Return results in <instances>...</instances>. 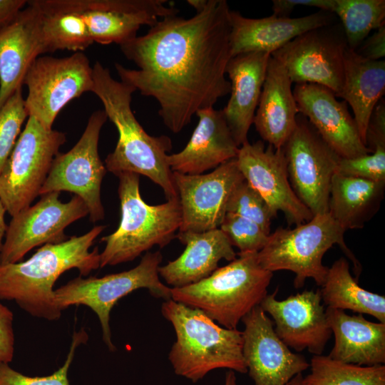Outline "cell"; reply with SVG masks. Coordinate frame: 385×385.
Here are the masks:
<instances>
[{"label":"cell","instance_id":"19","mask_svg":"<svg viewBox=\"0 0 385 385\" xmlns=\"http://www.w3.org/2000/svg\"><path fill=\"white\" fill-rule=\"evenodd\" d=\"M293 93L299 113L340 158L371 153L361 138L348 104L344 100L338 101L332 90L315 83H297Z\"/></svg>","mask_w":385,"mask_h":385},{"label":"cell","instance_id":"41","mask_svg":"<svg viewBox=\"0 0 385 385\" xmlns=\"http://www.w3.org/2000/svg\"><path fill=\"white\" fill-rule=\"evenodd\" d=\"M26 0H0V32L27 5Z\"/></svg>","mask_w":385,"mask_h":385},{"label":"cell","instance_id":"14","mask_svg":"<svg viewBox=\"0 0 385 385\" xmlns=\"http://www.w3.org/2000/svg\"><path fill=\"white\" fill-rule=\"evenodd\" d=\"M59 195L60 192H54L42 195L36 204L11 217L0 252V265L21 261L37 246L66 240L64 230L88 215L78 196L63 202Z\"/></svg>","mask_w":385,"mask_h":385},{"label":"cell","instance_id":"45","mask_svg":"<svg viewBox=\"0 0 385 385\" xmlns=\"http://www.w3.org/2000/svg\"><path fill=\"white\" fill-rule=\"evenodd\" d=\"M286 385H304L302 374H299L294 376Z\"/></svg>","mask_w":385,"mask_h":385},{"label":"cell","instance_id":"33","mask_svg":"<svg viewBox=\"0 0 385 385\" xmlns=\"http://www.w3.org/2000/svg\"><path fill=\"white\" fill-rule=\"evenodd\" d=\"M88 336L84 329L74 332L66 359L61 367L46 376H29L13 369L8 363L0 362V385H70L68 369L77 348L86 343Z\"/></svg>","mask_w":385,"mask_h":385},{"label":"cell","instance_id":"16","mask_svg":"<svg viewBox=\"0 0 385 385\" xmlns=\"http://www.w3.org/2000/svg\"><path fill=\"white\" fill-rule=\"evenodd\" d=\"M242 322V355L255 385H286L309 368L306 358L292 352L277 336L272 320L260 305Z\"/></svg>","mask_w":385,"mask_h":385},{"label":"cell","instance_id":"13","mask_svg":"<svg viewBox=\"0 0 385 385\" xmlns=\"http://www.w3.org/2000/svg\"><path fill=\"white\" fill-rule=\"evenodd\" d=\"M347 48L342 24L334 22L297 36L271 56L284 66L292 83L321 85L337 97L343 86Z\"/></svg>","mask_w":385,"mask_h":385},{"label":"cell","instance_id":"25","mask_svg":"<svg viewBox=\"0 0 385 385\" xmlns=\"http://www.w3.org/2000/svg\"><path fill=\"white\" fill-rule=\"evenodd\" d=\"M284 66L270 56L253 124L268 145L281 148L292 133L299 113Z\"/></svg>","mask_w":385,"mask_h":385},{"label":"cell","instance_id":"35","mask_svg":"<svg viewBox=\"0 0 385 385\" xmlns=\"http://www.w3.org/2000/svg\"><path fill=\"white\" fill-rule=\"evenodd\" d=\"M219 228L240 253L258 252L269 235L255 222L232 213H226Z\"/></svg>","mask_w":385,"mask_h":385},{"label":"cell","instance_id":"34","mask_svg":"<svg viewBox=\"0 0 385 385\" xmlns=\"http://www.w3.org/2000/svg\"><path fill=\"white\" fill-rule=\"evenodd\" d=\"M27 117L22 88H20L0 108V173L21 133V126Z\"/></svg>","mask_w":385,"mask_h":385},{"label":"cell","instance_id":"40","mask_svg":"<svg viewBox=\"0 0 385 385\" xmlns=\"http://www.w3.org/2000/svg\"><path fill=\"white\" fill-rule=\"evenodd\" d=\"M297 6L317 7L319 10L332 12L333 0H274L272 14L279 17H290L289 14Z\"/></svg>","mask_w":385,"mask_h":385},{"label":"cell","instance_id":"4","mask_svg":"<svg viewBox=\"0 0 385 385\" xmlns=\"http://www.w3.org/2000/svg\"><path fill=\"white\" fill-rule=\"evenodd\" d=\"M161 313L175 332L168 359L177 375L195 383L217 369L247 372L242 332L225 328L201 310L172 299L162 304Z\"/></svg>","mask_w":385,"mask_h":385},{"label":"cell","instance_id":"31","mask_svg":"<svg viewBox=\"0 0 385 385\" xmlns=\"http://www.w3.org/2000/svg\"><path fill=\"white\" fill-rule=\"evenodd\" d=\"M332 12L340 19L347 46L354 51L372 30L385 24V0H333Z\"/></svg>","mask_w":385,"mask_h":385},{"label":"cell","instance_id":"3","mask_svg":"<svg viewBox=\"0 0 385 385\" xmlns=\"http://www.w3.org/2000/svg\"><path fill=\"white\" fill-rule=\"evenodd\" d=\"M93 80L91 92L100 99L118 133L115 148L104 161L107 171L116 176L125 172L144 175L162 188L167 200L177 197L167 159L171 139L164 135H149L137 120L131 109L135 89L114 79L99 61L93 66Z\"/></svg>","mask_w":385,"mask_h":385},{"label":"cell","instance_id":"32","mask_svg":"<svg viewBox=\"0 0 385 385\" xmlns=\"http://www.w3.org/2000/svg\"><path fill=\"white\" fill-rule=\"evenodd\" d=\"M226 210L255 222L268 235L272 219L277 215L245 178L234 188Z\"/></svg>","mask_w":385,"mask_h":385},{"label":"cell","instance_id":"36","mask_svg":"<svg viewBox=\"0 0 385 385\" xmlns=\"http://www.w3.org/2000/svg\"><path fill=\"white\" fill-rule=\"evenodd\" d=\"M337 173L375 182H385V148L354 158H340Z\"/></svg>","mask_w":385,"mask_h":385},{"label":"cell","instance_id":"24","mask_svg":"<svg viewBox=\"0 0 385 385\" xmlns=\"http://www.w3.org/2000/svg\"><path fill=\"white\" fill-rule=\"evenodd\" d=\"M176 237L185 245L175 260L158 267V274L174 288L183 287L209 277L221 260L237 257L226 235L220 229L202 232H178Z\"/></svg>","mask_w":385,"mask_h":385},{"label":"cell","instance_id":"23","mask_svg":"<svg viewBox=\"0 0 385 385\" xmlns=\"http://www.w3.org/2000/svg\"><path fill=\"white\" fill-rule=\"evenodd\" d=\"M270 56L265 52L242 53L232 56L227 65L230 97L222 111L239 147L248 141Z\"/></svg>","mask_w":385,"mask_h":385},{"label":"cell","instance_id":"26","mask_svg":"<svg viewBox=\"0 0 385 385\" xmlns=\"http://www.w3.org/2000/svg\"><path fill=\"white\" fill-rule=\"evenodd\" d=\"M334 344L328 356L361 366L384 364L385 323L373 322L363 314L326 308Z\"/></svg>","mask_w":385,"mask_h":385},{"label":"cell","instance_id":"9","mask_svg":"<svg viewBox=\"0 0 385 385\" xmlns=\"http://www.w3.org/2000/svg\"><path fill=\"white\" fill-rule=\"evenodd\" d=\"M66 141V133L45 128L29 116L24 129L0 173V200L13 217L29 207Z\"/></svg>","mask_w":385,"mask_h":385},{"label":"cell","instance_id":"27","mask_svg":"<svg viewBox=\"0 0 385 385\" xmlns=\"http://www.w3.org/2000/svg\"><path fill=\"white\" fill-rule=\"evenodd\" d=\"M384 93V59L367 60L347 48L344 57L343 86L337 97L342 98L351 108L364 144L370 115Z\"/></svg>","mask_w":385,"mask_h":385},{"label":"cell","instance_id":"30","mask_svg":"<svg viewBox=\"0 0 385 385\" xmlns=\"http://www.w3.org/2000/svg\"><path fill=\"white\" fill-rule=\"evenodd\" d=\"M304 385H385V365L361 366L314 355Z\"/></svg>","mask_w":385,"mask_h":385},{"label":"cell","instance_id":"18","mask_svg":"<svg viewBox=\"0 0 385 385\" xmlns=\"http://www.w3.org/2000/svg\"><path fill=\"white\" fill-rule=\"evenodd\" d=\"M278 290L266 297L260 306L269 314L276 334L289 348L322 354L332 334L319 289L304 290L278 300Z\"/></svg>","mask_w":385,"mask_h":385},{"label":"cell","instance_id":"11","mask_svg":"<svg viewBox=\"0 0 385 385\" xmlns=\"http://www.w3.org/2000/svg\"><path fill=\"white\" fill-rule=\"evenodd\" d=\"M103 110L91 115L78 141L68 152L54 158L39 195L66 191L81 197L92 222L105 217L101 201V184L106 168L98 153L101 130L107 120Z\"/></svg>","mask_w":385,"mask_h":385},{"label":"cell","instance_id":"42","mask_svg":"<svg viewBox=\"0 0 385 385\" xmlns=\"http://www.w3.org/2000/svg\"><path fill=\"white\" fill-rule=\"evenodd\" d=\"M6 210L0 200V252L3 246L7 225L5 222V213Z\"/></svg>","mask_w":385,"mask_h":385},{"label":"cell","instance_id":"12","mask_svg":"<svg viewBox=\"0 0 385 385\" xmlns=\"http://www.w3.org/2000/svg\"><path fill=\"white\" fill-rule=\"evenodd\" d=\"M282 149L297 197L313 216L328 212L331 183L341 158L301 113Z\"/></svg>","mask_w":385,"mask_h":385},{"label":"cell","instance_id":"43","mask_svg":"<svg viewBox=\"0 0 385 385\" xmlns=\"http://www.w3.org/2000/svg\"><path fill=\"white\" fill-rule=\"evenodd\" d=\"M188 4L190 5L197 12H200L206 6L207 0H188Z\"/></svg>","mask_w":385,"mask_h":385},{"label":"cell","instance_id":"39","mask_svg":"<svg viewBox=\"0 0 385 385\" xmlns=\"http://www.w3.org/2000/svg\"><path fill=\"white\" fill-rule=\"evenodd\" d=\"M355 52L364 58L371 61H379L385 56V24L375 30L369 36Z\"/></svg>","mask_w":385,"mask_h":385},{"label":"cell","instance_id":"21","mask_svg":"<svg viewBox=\"0 0 385 385\" xmlns=\"http://www.w3.org/2000/svg\"><path fill=\"white\" fill-rule=\"evenodd\" d=\"M47 53L39 14L27 5L0 32V108L18 90L33 62Z\"/></svg>","mask_w":385,"mask_h":385},{"label":"cell","instance_id":"20","mask_svg":"<svg viewBox=\"0 0 385 385\" xmlns=\"http://www.w3.org/2000/svg\"><path fill=\"white\" fill-rule=\"evenodd\" d=\"M330 11H318L297 18L268 17L252 19L230 11L232 56L242 53L265 52L271 55L297 36L316 28L336 22Z\"/></svg>","mask_w":385,"mask_h":385},{"label":"cell","instance_id":"44","mask_svg":"<svg viewBox=\"0 0 385 385\" xmlns=\"http://www.w3.org/2000/svg\"><path fill=\"white\" fill-rule=\"evenodd\" d=\"M224 385H237V380L235 371L232 370H228L226 372Z\"/></svg>","mask_w":385,"mask_h":385},{"label":"cell","instance_id":"37","mask_svg":"<svg viewBox=\"0 0 385 385\" xmlns=\"http://www.w3.org/2000/svg\"><path fill=\"white\" fill-rule=\"evenodd\" d=\"M366 146L373 153L385 148V101L381 98L374 107L366 128Z\"/></svg>","mask_w":385,"mask_h":385},{"label":"cell","instance_id":"2","mask_svg":"<svg viewBox=\"0 0 385 385\" xmlns=\"http://www.w3.org/2000/svg\"><path fill=\"white\" fill-rule=\"evenodd\" d=\"M106 227L96 225L81 236L43 245L26 261L0 265V299L14 301L33 317L59 319L62 312L53 286L67 270L77 269L83 277L100 267L98 247L90 248Z\"/></svg>","mask_w":385,"mask_h":385},{"label":"cell","instance_id":"29","mask_svg":"<svg viewBox=\"0 0 385 385\" xmlns=\"http://www.w3.org/2000/svg\"><path fill=\"white\" fill-rule=\"evenodd\" d=\"M319 291L322 301L328 308L368 314L385 323V297L361 287L352 277L345 257H340L328 268Z\"/></svg>","mask_w":385,"mask_h":385},{"label":"cell","instance_id":"17","mask_svg":"<svg viewBox=\"0 0 385 385\" xmlns=\"http://www.w3.org/2000/svg\"><path fill=\"white\" fill-rule=\"evenodd\" d=\"M236 160L245 180L274 212L284 213L289 225H298L313 217L291 186L282 148H265L262 140L247 141L240 147Z\"/></svg>","mask_w":385,"mask_h":385},{"label":"cell","instance_id":"6","mask_svg":"<svg viewBox=\"0 0 385 385\" xmlns=\"http://www.w3.org/2000/svg\"><path fill=\"white\" fill-rule=\"evenodd\" d=\"M117 177L120 222L114 232L101 238L105 242L100 253L101 268L133 261L154 246H166L176 237L181 225L178 197L151 205L140 195V175L125 172Z\"/></svg>","mask_w":385,"mask_h":385},{"label":"cell","instance_id":"10","mask_svg":"<svg viewBox=\"0 0 385 385\" xmlns=\"http://www.w3.org/2000/svg\"><path fill=\"white\" fill-rule=\"evenodd\" d=\"M24 85L28 88L24 99L28 116L51 130L64 106L84 93L91 92L93 66L83 52L63 58L39 56L28 70Z\"/></svg>","mask_w":385,"mask_h":385},{"label":"cell","instance_id":"38","mask_svg":"<svg viewBox=\"0 0 385 385\" xmlns=\"http://www.w3.org/2000/svg\"><path fill=\"white\" fill-rule=\"evenodd\" d=\"M14 346V314L0 302V362L13 360Z\"/></svg>","mask_w":385,"mask_h":385},{"label":"cell","instance_id":"28","mask_svg":"<svg viewBox=\"0 0 385 385\" xmlns=\"http://www.w3.org/2000/svg\"><path fill=\"white\" fill-rule=\"evenodd\" d=\"M385 182L336 173L332 180L328 213L344 230L362 228L378 212Z\"/></svg>","mask_w":385,"mask_h":385},{"label":"cell","instance_id":"5","mask_svg":"<svg viewBox=\"0 0 385 385\" xmlns=\"http://www.w3.org/2000/svg\"><path fill=\"white\" fill-rule=\"evenodd\" d=\"M257 254L238 252V257L207 278L183 287H170L171 299L201 310L225 328L237 329L266 297L273 276L260 266Z\"/></svg>","mask_w":385,"mask_h":385},{"label":"cell","instance_id":"15","mask_svg":"<svg viewBox=\"0 0 385 385\" xmlns=\"http://www.w3.org/2000/svg\"><path fill=\"white\" fill-rule=\"evenodd\" d=\"M243 179L236 158L207 174L173 172L181 212L178 232H202L219 228L227 213L231 192Z\"/></svg>","mask_w":385,"mask_h":385},{"label":"cell","instance_id":"1","mask_svg":"<svg viewBox=\"0 0 385 385\" xmlns=\"http://www.w3.org/2000/svg\"><path fill=\"white\" fill-rule=\"evenodd\" d=\"M230 11L225 0H207L193 16L162 18L145 34L120 45L138 68L115 63L120 81L153 98L164 125L174 133L230 93Z\"/></svg>","mask_w":385,"mask_h":385},{"label":"cell","instance_id":"22","mask_svg":"<svg viewBox=\"0 0 385 385\" xmlns=\"http://www.w3.org/2000/svg\"><path fill=\"white\" fill-rule=\"evenodd\" d=\"M197 124L186 146L168 155L173 172L199 175L236 158L240 147L227 124L222 110L198 111Z\"/></svg>","mask_w":385,"mask_h":385},{"label":"cell","instance_id":"8","mask_svg":"<svg viewBox=\"0 0 385 385\" xmlns=\"http://www.w3.org/2000/svg\"><path fill=\"white\" fill-rule=\"evenodd\" d=\"M163 256L160 251L144 255L134 268L102 277H76L54 290L55 302L62 312L72 305L91 308L99 319L103 339L108 349L116 348L111 338L110 314L118 300L138 289H147L150 294L165 301L171 299L170 287L163 284L158 274Z\"/></svg>","mask_w":385,"mask_h":385},{"label":"cell","instance_id":"7","mask_svg":"<svg viewBox=\"0 0 385 385\" xmlns=\"http://www.w3.org/2000/svg\"><path fill=\"white\" fill-rule=\"evenodd\" d=\"M345 231L327 212L314 215L308 222L292 229L279 227L268 235L266 244L257 254L259 264L271 272H292L294 286L299 289L307 279H312L322 286L328 267L322 263L324 254L338 245L354 266L356 275L361 266L345 243Z\"/></svg>","mask_w":385,"mask_h":385}]
</instances>
